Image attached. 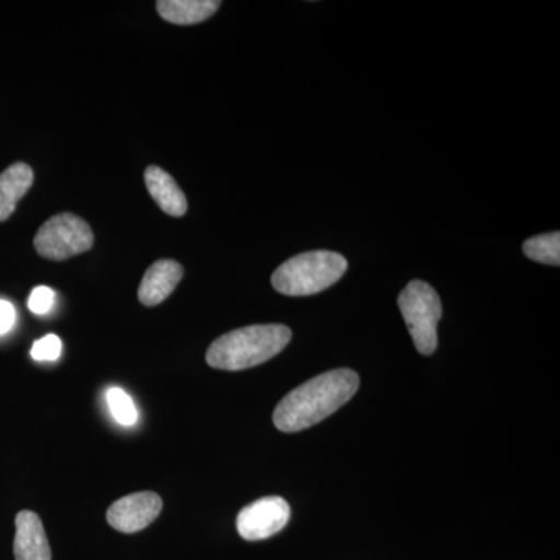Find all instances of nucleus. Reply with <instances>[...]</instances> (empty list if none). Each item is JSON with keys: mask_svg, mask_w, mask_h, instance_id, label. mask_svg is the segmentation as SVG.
Masks as SVG:
<instances>
[{"mask_svg": "<svg viewBox=\"0 0 560 560\" xmlns=\"http://www.w3.org/2000/svg\"><path fill=\"white\" fill-rule=\"evenodd\" d=\"M106 401H108L110 415L120 425L130 427L138 422V410H136L135 401L124 389L110 388L106 390Z\"/></svg>", "mask_w": 560, "mask_h": 560, "instance_id": "obj_14", "label": "nucleus"}, {"mask_svg": "<svg viewBox=\"0 0 560 560\" xmlns=\"http://www.w3.org/2000/svg\"><path fill=\"white\" fill-rule=\"evenodd\" d=\"M33 243L44 259L62 261L90 250L94 246V232L79 215L58 213L39 228Z\"/></svg>", "mask_w": 560, "mask_h": 560, "instance_id": "obj_5", "label": "nucleus"}, {"mask_svg": "<svg viewBox=\"0 0 560 560\" xmlns=\"http://www.w3.org/2000/svg\"><path fill=\"white\" fill-rule=\"evenodd\" d=\"M290 515V504L282 497H265L243 508L237 530L245 540H265L285 528Z\"/></svg>", "mask_w": 560, "mask_h": 560, "instance_id": "obj_6", "label": "nucleus"}, {"mask_svg": "<svg viewBox=\"0 0 560 560\" xmlns=\"http://www.w3.org/2000/svg\"><path fill=\"white\" fill-rule=\"evenodd\" d=\"M145 186L150 197L167 215L183 217L187 212V198L176 180L164 168L150 165L145 171Z\"/></svg>", "mask_w": 560, "mask_h": 560, "instance_id": "obj_10", "label": "nucleus"}, {"mask_svg": "<svg viewBox=\"0 0 560 560\" xmlns=\"http://www.w3.org/2000/svg\"><path fill=\"white\" fill-rule=\"evenodd\" d=\"M359 386L355 371L342 368L324 372L287 394L276 407L272 422L283 433L311 429L348 404Z\"/></svg>", "mask_w": 560, "mask_h": 560, "instance_id": "obj_1", "label": "nucleus"}, {"mask_svg": "<svg viewBox=\"0 0 560 560\" xmlns=\"http://www.w3.org/2000/svg\"><path fill=\"white\" fill-rule=\"evenodd\" d=\"M348 271V260L331 250L298 254L272 272L271 283L285 296H312L330 289Z\"/></svg>", "mask_w": 560, "mask_h": 560, "instance_id": "obj_3", "label": "nucleus"}, {"mask_svg": "<svg viewBox=\"0 0 560 560\" xmlns=\"http://www.w3.org/2000/svg\"><path fill=\"white\" fill-rule=\"evenodd\" d=\"M162 499L154 492H138L110 504L106 518L114 529L135 534L145 529L160 517Z\"/></svg>", "mask_w": 560, "mask_h": 560, "instance_id": "obj_7", "label": "nucleus"}, {"mask_svg": "<svg viewBox=\"0 0 560 560\" xmlns=\"http://www.w3.org/2000/svg\"><path fill=\"white\" fill-rule=\"evenodd\" d=\"M35 179L31 165L16 162L0 175V221L9 220L18 202L31 190Z\"/></svg>", "mask_w": 560, "mask_h": 560, "instance_id": "obj_11", "label": "nucleus"}, {"mask_svg": "<svg viewBox=\"0 0 560 560\" xmlns=\"http://www.w3.org/2000/svg\"><path fill=\"white\" fill-rule=\"evenodd\" d=\"M523 253L528 259L539 261V264L560 265V234L550 232V234L536 235L528 238L523 245Z\"/></svg>", "mask_w": 560, "mask_h": 560, "instance_id": "obj_13", "label": "nucleus"}, {"mask_svg": "<svg viewBox=\"0 0 560 560\" xmlns=\"http://www.w3.org/2000/svg\"><path fill=\"white\" fill-rule=\"evenodd\" d=\"M219 0H160L158 13L162 20L175 25H195L208 21L219 11Z\"/></svg>", "mask_w": 560, "mask_h": 560, "instance_id": "obj_12", "label": "nucleus"}, {"mask_svg": "<svg viewBox=\"0 0 560 560\" xmlns=\"http://www.w3.org/2000/svg\"><path fill=\"white\" fill-rule=\"evenodd\" d=\"M61 349V340L57 335H46L33 345L32 357L36 361H55L60 359Z\"/></svg>", "mask_w": 560, "mask_h": 560, "instance_id": "obj_15", "label": "nucleus"}, {"mask_svg": "<svg viewBox=\"0 0 560 560\" xmlns=\"http://www.w3.org/2000/svg\"><path fill=\"white\" fill-rule=\"evenodd\" d=\"M16 323V311L13 304L5 300H0V335L9 334Z\"/></svg>", "mask_w": 560, "mask_h": 560, "instance_id": "obj_17", "label": "nucleus"}, {"mask_svg": "<svg viewBox=\"0 0 560 560\" xmlns=\"http://www.w3.org/2000/svg\"><path fill=\"white\" fill-rule=\"evenodd\" d=\"M290 340L291 330L282 324L243 327L213 341L206 353V361L215 370H249L278 355Z\"/></svg>", "mask_w": 560, "mask_h": 560, "instance_id": "obj_2", "label": "nucleus"}, {"mask_svg": "<svg viewBox=\"0 0 560 560\" xmlns=\"http://www.w3.org/2000/svg\"><path fill=\"white\" fill-rule=\"evenodd\" d=\"M184 276L183 265L176 260L154 261L140 282L138 298L145 307H156L175 291Z\"/></svg>", "mask_w": 560, "mask_h": 560, "instance_id": "obj_8", "label": "nucleus"}, {"mask_svg": "<svg viewBox=\"0 0 560 560\" xmlns=\"http://www.w3.org/2000/svg\"><path fill=\"white\" fill-rule=\"evenodd\" d=\"M55 291L50 290L49 287H36L32 291L31 298H28V308L35 315H46L54 307Z\"/></svg>", "mask_w": 560, "mask_h": 560, "instance_id": "obj_16", "label": "nucleus"}, {"mask_svg": "<svg viewBox=\"0 0 560 560\" xmlns=\"http://www.w3.org/2000/svg\"><path fill=\"white\" fill-rule=\"evenodd\" d=\"M16 560H51L49 540L38 514L21 511L16 515V537H14Z\"/></svg>", "mask_w": 560, "mask_h": 560, "instance_id": "obj_9", "label": "nucleus"}, {"mask_svg": "<svg viewBox=\"0 0 560 560\" xmlns=\"http://www.w3.org/2000/svg\"><path fill=\"white\" fill-rule=\"evenodd\" d=\"M397 304L416 349L422 355H431L438 348V324L442 318L440 294L423 280H411Z\"/></svg>", "mask_w": 560, "mask_h": 560, "instance_id": "obj_4", "label": "nucleus"}]
</instances>
